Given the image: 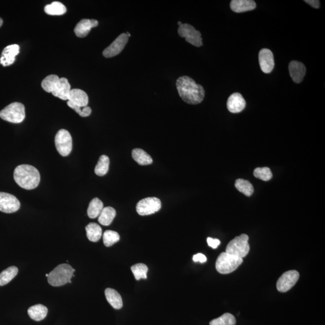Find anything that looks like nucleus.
I'll return each instance as SVG.
<instances>
[{
	"label": "nucleus",
	"instance_id": "obj_1",
	"mask_svg": "<svg viewBox=\"0 0 325 325\" xmlns=\"http://www.w3.org/2000/svg\"><path fill=\"white\" fill-rule=\"evenodd\" d=\"M176 85L179 95L184 102L196 105L204 100V88L190 77L186 76L180 77L177 79Z\"/></svg>",
	"mask_w": 325,
	"mask_h": 325
},
{
	"label": "nucleus",
	"instance_id": "obj_2",
	"mask_svg": "<svg viewBox=\"0 0 325 325\" xmlns=\"http://www.w3.org/2000/svg\"><path fill=\"white\" fill-rule=\"evenodd\" d=\"M14 178L19 186L26 190L35 189L40 184V173L35 167L29 165L17 166L14 171Z\"/></svg>",
	"mask_w": 325,
	"mask_h": 325
},
{
	"label": "nucleus",
	"instance_id": "obj_3",
	"mask_svg": "<svg viewBox=\"0 0 325 325\" xmlns=\"http://www.w3.org/2000/svg\"><path fill=\"white\" fill-rule=\"evenodd\" d=\"M76 270L68 264H61L49 273L48 282L54 287H60L67 284L74 276Z\"/></svg>",
	"mask_w": 325,
	"mask_h": 325
},
{
	"label": "nucleus",
	"instance_id": "obj_4",
	"mask_svg": "<svg viewBox=\"0 0 325 325\" xmlns=\"http://www.w3.org/2000/svg\"><path fill=\"white\" fill-rule=\"evenodd\" d=\"M243 258L229 253H220L216 262V269L220 273L228 274L234 272L243 263Z\"/></svg>",
	"mask_w": 325,
	"mask_h": 325
},
{
	"label": "nucleus",
	"instance_id": "obj_5",
	"mask_svg": "<svg viewBox=\"0 0 325 325\" xmlns=\"http://www.w3.org/2000/svg\"><path fill=\"white\" fill-rule=\"evenodd\" d=\"M0 118L11 123H21L26 118L25 107L22 103H11L0 112Z\"/></svg>",
	"mask_w": 325,
	"mask_h": 325
},
{
	"label": "nucleus",
	"instance_id": "obj_6",
	"mask_svg": "<svg viewBox=\"0 0 325 325\" xmlns=\"http://www.w3.org/2000/svg\"><path fill=\"white\" fill-rule=\"evenodd\" d=\"M248 240V235L244 234L235 237L228 244L226 252L241 258L245 257L250 250Z\"/></svg>",
	"mask_w": 325,
	"mask_h": 325
},
{
	"label": "nucleus",
	"instance_id": "obj_7",
	"mask_svg": "<svg viewBox=\"0 0 325 325\" xmlns=\"http://www.w3.org/2000/svg\"><path fill=\"white\" fill-rule=\"evenodd\" d=\"M55 145L58 153L63 157H67L73 149V139L68 131L61 129L56 134Z\"/></svg>",
	"mask_w": 325,
	"mask_h": 325
},
{
	"label": "nucleus",
	"instance_id": "obj_8",
	"mask_svg": "<svg viewBox=\"0 0 325 325\" xmlns=\"http://www.w3.org/2000/svg\"><path fill=\"white\" fill-rule=\"evenodd\" d=\"M178 35L186 39L187 43L199 47L202 46V39L200 32L196 31L194 27L189 24H182L178 29Z\"/></svg>",
	"mask_w": 325,
	"mask_h": 325
},
{
	"label": "nucleus",
	"instance_id": "obj_9",
	"mask_svg": "<svg viewBox=\"0 0 325 325\" xmlns=\"http://www.w3.org/2000/svg\"><path fill=\"white\" fill-rule=\"evenodd\" d=\"M162 208V202L156 197L142 199L136 205L137 212L141 216H147L159 211Z\"/></svg>",
	"mask_w": 325,
	"mask_h": 325
},
{
	"label": "nucleus",
	"instance_id": "obj_10",
	"mask_svg": "<svg viewBox=\"0 0 325 325\" xmlns=\"http://www.w3.org/2000/svg\"><path fill=\"white\" fill-rule=\"evenodd\" d=\"M299 278V273L297 270L287 271V272L283 273L277 281V290L281 293H285L294 287Z\"/></svg>",
	"mask_w": 325,
	"mask_h": 325
},
{
	"label": "nucleus",
	"instance_id": "obj_11",
	"mask_svg": "<svg viewBox=\"0 0 325 325\" xmlns=\"http://www.w3.org/2000/svg\"><path fill=\"white\" fill-rule=\"evenodd\" d=\"M20 207V202L16 196L10 193L0 192V211L13 213L19 210Z\"/></svg>",
	"mask_w": 325,
	"mask_h": 325
},
{
	"label": "nucleus",
	"instance_id": "obj_12",
	"mask_svg": "<svg viewBox=\"0 0 325 325\" xmlns=\"http://www.w3.org/2000/svg\"><path fill=\"white\" fill-rule=\"evenodd\" d=\"M128 39L127 34H122L119 36L113 43L103 51V55L106 58H111L119 55L124 49Z\"/></svg>",
	"mask_w": 325,
	"mask_h": 325
},
{
	"label": "nucleus",
	"instance_id": "obj_13",
	"mask_svg": "<svg viewBox=\"0 0 325 325\" xmlns=\"http://www.w3.org/2000/svg\"><path fill=\"white\" fill-rule=\"evenodd\" d=\"M258 59L262 71L266 74L272 72L275 67L273 53L269 49H262L259 51Z\"/></svg>",
	"mask_w": 325,
	"mask_h": 325
},
{
	"label": "nucleus",
	"instance_id": "obj_14",
	"mask_svg": "<svg viewBox=\"0 0 325 325\" xmlns=\"http://www.w3.org/2000/svg\"><path fill=\"white\" fill-rule=\"evenodd\" d=\"M20 53L19 45L14 44L7 46L3 51L0 64L4 67H8L13 65L16 61V56Z\"/></svg>",
	"mask_w": 325,
	"mask_h": 325
},
{
	"label": "nucleus",
	"instance_id": "obj_15",
	"mask_svg": "<svg viewBox=\"0 0 325 325\" xmlns=\"http://www.w3.org/2000/svg\"><path fill=\"white\" fill-rule=\"evenodd\" d=\"M289 73L294 83H300L302 82L306 74V68L302 63L293 61L288 65Z\"/></svg>",
	"mask_w": 325,
	"mask_h": 325
},
{
	"label": "nucleus",
	"instance_id": "obj_16",
	"mask_svg": "<svg viewBox=\"0 0 325 325\" xmlns=\"http://www.w3.org/2000/svg\"><path fill=\"white\" fill-rule=\"evenodd\" d=\"M227 108L232 113H240L246 107V101L239 93H234L230 95L227 101Z\"/></svg>",
	"mask_w": 325,
	"mask_h": 325
},
{
	"label": "nucleus",
	"instance_id": "obj_17",
	"mask_svg": "<svg viewBox=\"0 0 325 325\" xmlns=\"http://www.w3.org/2000/svg\"><path fill=\"white\" fill-rule=\"evenodd\" d=\"M98 25V22L95 20L84 19L80 21L77 24L74 32L77 37L85 38L87 37L92 28H96Z\"/></svg>",
	"mask_w": 325,
	"mask_h": 325
},
{
	"label": "nucleus",
	"instance_id": "obj_18",
	"mask_svg": "<svg viewBox=\"0 0 325 325\" xmlns=\"http://www.w3.org/2000/svg\"><path fill=\"white\" fill-rule=\"evenodd\" d=\"M71 91V85L68 79L61 78L59 79L52 94L62 100H68Z\"/></svg>",
	"mask_w": 325,
	"mask_h": 325
},
{
	"label": "nucleus",
	"instance_id": "obj_19",
	"mask_svg": "<svg viewBox=\"0 0 325 325\" xmlns=\"http://www.w3.org/2000/svg\"><path fill=\"white\" fill-rule=\"evenodd\" d=\"M256 7L255 2L253 0H232L230 4L231 10L236 13L254 10Z\"/></svg>",
	"mask_w": 325,
	"mask_h": 325
},
{
	"label": "nucleus",
	"instance_id": "obj_20",
	"mask_svg": "<svg viewBox=\"0 0 325 325\" xmlns=\"http://www.w3.org/2000/svg\"><path fill=\"white\" fill-rule=\"evenodd\" d=\"M68 101L76 105L85 107L88 106L89 97L85 91L79 89H71Z\"/></svg>",
	"mask_w": 325,
	"mask_h": 325
},
{
	"label": "nucleus",
	"instance_id": "obj_21",
	"mask_svg": "<svg viewBox=\"0 0 325 325\" xmlns=\"http://www.w3.org/2000/svg\"><path fill=\"white\" fill-rule=\"evenodd\" d=\"M105 296L107 300L112 305L113 308L116 309H121L123 306V302L121 296L114 289L107 288L105 290Z\"/></svg>",
	"mask_w": 325,
	"mask_h": 325
},
{
	"label": "nucleus",
	"instance_id": "obj_22",
	"mask_svg": "<svg viewBox=\"0 0 325 325\" xmlns=\"http://www.w3.org/2000/svg\"><path fill=\"white\" fill-rule=\"evenodd\" d=\"M48 313V309L42 304H38L30 307L28 309V314L33 320L35 321H41L46 317Z\"/></svg>",
	"mask_w": 325,
	"mask_h": 325
},
{
	"label": "nucleus",
	"instance_id": "obj_23",
	"mask_svg": "<svg viewBox=\"0 0 325 325\" xmlns=\"http://www.w3.org/2000/svg\"><path fill=\"white\" fill-rule=\"evenodd\" d=\"M132 157L140 165L145 166L151 165L153 160L147 153L142 149H134L132 151Z\"/></svg>",
	"mask_w": 325,
	"mask_h": 325
},
{
	"label": "nucleus",
	"instance_id": "obj_24",
	"mask_svg": "<svg viewBox=\"0 0 325 325\" xmlns=\"http://www.w3.org/2000/svg\"><path fill=\"white\" fill-rule=\"evenodd\" d=\"M86 235L88 239L97 242L102 236V229L96 223H90L86 226Z\"/></svg>",
	"mask_w": 325,
	"mask_h": 325
},
{
	"label": "nucleus",
	"instance_id": "obj_25",
	"mask_svg": "<svg viewBox=\"0 0 325 325\" xmlns=\"http://www.w3.org/2000/svg\"><path fill=\"white\" fill-rule=\"evenodd\" d=\"M116 210L112 207H106L103 208L98 217V222L101 225L109 226L113 222L116 216Z\"/></svg>",
	"mask_w": 325,
	"mask_h": 325
},
{
	"label": "nucleus",
	"instance_id": "obj_26",
	"mask_svg": "<svg viewBox=\"0 0 325 325\" xmlns=\"http://www.w3.org/2000/svg\"><path fill=\"white\" fill-rule=\"evenodd\" d=\"M103 202L98 198H95L89 203L88 208V215L91 219L97 218L99 217L101 211L103 210Z\"/></svg>",
	"mask_w": 325,
	"mask_h": 325
},
{
	"label": "nucleus",
	"instance_id": "obj_27",
	"mask_svg": "<svg viewBox=\"0 0 325 325\" xmlns=\"http://www.w3.org/2000/svg\"><path fill=\"white\" fill-rule=\"evenodd\" d=\"M45 12L50 16H62L66 13L67 8L62 3L55 2L45 7Z\"/></svg>",
	"mask_w": 325,
	"mask_h": 325
},
{
	"label": "nucleus",
	"instance_id": "obj_28",
	"mask_svg": "<svg viewBox=\"0 0 325 325\" xmlns=\"http://www.w3.org/2000/svg\"><path fill=\"white\" fill-rule=\"evenodd\" d=\"M19 273L16 266H11L0 273V286L7 285L13 280Z\"/></svg>",
	"mask_w": 325,
	"mask_h": 325
},
{
	"label": "nucleus",
	"instance_id": "obj_29",
	"mask_svg": "<svg viewBox=\"0 0 325 325\" xmlns=\"http://www.w3.org/2000/svg\"><path fill=\"white\" fill-rule=\"evenodd\" d=\"M110 165L109 158L105 155L100 157L97 165L95 166V172L100 177L105 175L109 171Z\"/></svg>",
	"mask_w": 325,
	"mask_h": 325
},
{
	"label": "nucleus",
	"instance_id": "obj_30",
	"mask_svg": "<svg viewBox=\"0 0 325 325\" xmlns=\"http://www.w3.org/2000/svg\"><path fill=\"white\" fill-rule=\"evenodd\" d=\"M235 187L240 192L247 196H251L254 191L252 184L243 179H238L235 181Z\"/></svg>",
	"mask_w": 325,
	"mask_h": 325
},
{
	"label": "nucleus",
	"instance_id": "obj_31",
	"mask_svg": "<svg viewBox=\"0 0 325 325\" xmlns=\"http://www.w3.org/2000/svg\"><path fill=\"white\" fill-rule=\"evenodd\" d=\"M236 320L230 313L226 312L220 317L214 319L210 322V325H235Z\"/></svg>",
	"mask_w": 325,
	"mask_h": 325
},
{
	"label": "nucleus",
	"instance_id": "obj_32",
	"mask_svg": "<svg viewBox=\"0 0 325 325\" xmlns=\"http://www.w3.org/2000/svg\"><path fill=\"white\" fill-rule=\"evenodd\" d=\"M59 79V77L56 75L47 76L42 82V87L45 91L49 92V93H52L56 85L58 84Z\"/></svg>",
	"mask_w": 325,
	"mask_h": 325
},
{
	"label": "nucleus",
	"instance_id": "obj_33",
	"mask_svg": "<svg viewBox=\"0 0 325 325\" xmlns=\"http://www.w3.org/2000/svg\"><path fill=\"white\" fill-rule=\"evenodd\" d=\"M131 270H132L136 279L138 281L141 279L147 278L148 268L147 265L143 263L136 264L131 267Z\"/></svg>",
	"mask_w": 325,
	"mask_h": 325
},
{
	"label": "nucleus",
	"instance_id": "obj_34",
	"mask_svg": "<svg viewBox=\"0 0 325 325\" xmlns=\"http://www.w3.org/2000/svg\"><path fill=\"white\" fill-rule=\"evenodd\" d=\"M119 240H120V236L117 232L112 230H107L104 232L103 243L106 246H112L113 244L118 242Z\"/></svg>",
	"mask_w": 325,
	"mask_h": 325
},
{
	"label": "nucleus",
	"instance_id": "obj_35",
	"mask_svg": "<svg viewBox=\"0 0 325 325\" xmlns=\"http://www.w3.org/2000/svg\"><path fill=\"white\" fill-rule=\"evenodd\" d=\"M253 175L256 178L264 181H269L272 178V173L267 167L256 168L253 172Z\"/></svg>",
	"mask_w": 325,
	"mask_h": 325
},
{
	"label": "nucleus",
	"instance_id": "obj_36",
	"mask_svg": "<svg viewBox=\"0 0 325 325\" xmlns=\"http://www.w3.org/2000/svg\"><path fill=\"white\" fill-rule=\"evenodd\" d=\"M67 104L68 106H69L70 108L75 110V111L78 113L80 116H82V117H88V116H90L91 114L92 109H91V107L88 106L81 107L76 105V104L70 102L69 101H68Z\"/></svg>",
	"mask_w": 325,
	"mask_h": 325
},
{
	"label": "nucleus",
	"instance_id": "obj_37",
	"mask_svg": "<svg viewBox=\"0 0 325 325\" xmlns=\"http://www.w3.org/2000/svg\"><path fill=\"white\" fill-rule=\"evenodd\" d=\"M208 246L212 247L213 249H216L220 244V241L217 238L208 237L207 239Z\"/></svg>",
	"mask_w": 325,
	"mask_h": 325
},
{
	"label": "nucleus",
	"instance_id": "obj_38",
	"mask_svg": "<svg viewBox=\"0 0 325 325\" xmlns=\"http://www.w3.org/2000/svg\"><path fill=\"white\" fill-rule=\"evenodd\" d=\"M193 261L195 262H200L201 263L207 261V257L202 253H198L193 256Z\"/></svg>",
	"mask_w": 325,
	"mask_h": 325
},
{
	"label": "nucleus",
	"instance_id": "obj_39",
	"mask_svg": "<svg viewBox=\"0 0 325 325\" xmlns=\"http://www.w3.org/2000/svg\"><path fill=\"white\" fill-rule=\"evenodd\" d=\"M304 2L315 9L320 8V2L318 1V0H305Z\"/></svg>",
	"mask_w": 325,
	"mask_h": 325
},
{
	"label": "nucleus",
	"instance_id": "obj_40",
	"mask_svg": "<svg viewBox=\"0 0 325 325\" xmlns=\"http://www.w3.org/2000/svg\"><path fill=\"white\" fill-rule=\"evenodd\" d=\"M3 24H4V21L0 18V28L2 26Z\"/></svg>",
	"mask_w": 325,
	"mask_h": 325
},
{
	"label": "nucleus",
	"instance_id": "obj_41",
	"mask_svg": "<svg viewBox=\"0 0 325 325\" xmlns=\"http://www.w3.org/2000/svg\"><path fill=\"white\" fill-rule=\"evenodd\" d=\"M181 25H182V23H181L180 22H178V25L179 26H181Z\"/></svg>",
	"mask_w": 325,
	"mask_h": 325
},
{
	"label": "nucleus",
	"instance_id": "obj_42",
	"mask_svg": "<svg viewBox=\"0 0 325 325\" xmlns=\"http://www.w3.org/2000/svg\"><path fill=\"white\" fill-rule=\"evenodd\" d=\"M46 276L47 277L49 276V274H46Z\"/></svg>",
	"mask_w": 325,
	"mask_h": 325
}]
</instances>
